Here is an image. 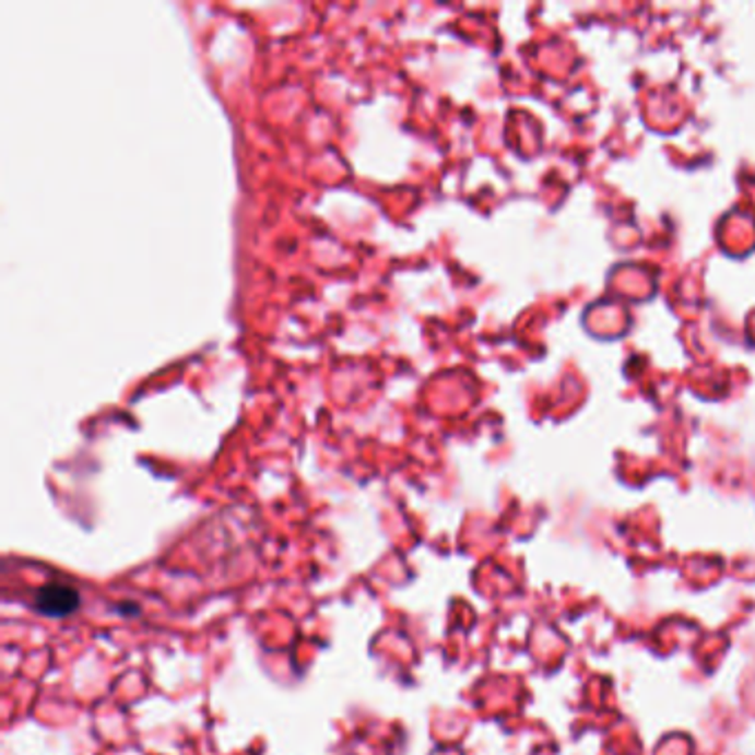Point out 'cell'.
<instances>
[{
  "mask_svg": "<svg viewBox=\"0 0 755 755\" xmlns=\"http://www.w3.org/2000/svg\"><path fill=\"white\" fill-rule=\"evenodd\" d=\"M36 607L45 616H54V618L71 616L80 607V592L73 585H67V582H49L38 590Z\"/></svg>",
  "mask_w": 755,
  "mask_h": 755,
  "instance_id": "6da1fadb",
  "label": "cell"
}]
</instances>
